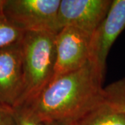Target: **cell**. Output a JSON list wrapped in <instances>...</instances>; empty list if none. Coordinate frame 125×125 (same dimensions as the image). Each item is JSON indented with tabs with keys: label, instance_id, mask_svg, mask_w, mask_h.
Here are the masks:
<instances>
[{
	"label": "cell",
	"instance_id": "obj_11",
	"mask_svg": "<svg viewBox=\"0 0 125 125\" xmlns=\"http://www.w3.org/2000/svg\"><path fill=\"white\" fill-rule=\"evenodd\" d=\"M13 125H45V123L36 120L23 108H13Z\"/></svg>",
	"mask_w": 125,
	"mask_h": 125
},
{
	"label": "cell",
	"instance_id": "obj_7",
	"mask_svg": "<svg viewBox=\"0 0 125 125\" xmlns=\"http://www.w3.org/2000/svg\"><path fill=\"white\" fill-rule=\"evenodd\" d=\"M24 90L21 42L0 49V104L18 106Z\"/></svg>",
	"mask_w": 125,
	"mask_h": 125
},
{
	"label": "cell",
	"instance_id": "obj_3",
	"mask_svg": "<svg viewBox=\"0 0 125 125\" xmlns=\"http://www.w3.org/2000/svg\"><path fill=\"white\" fill-rule=\"evenodd\" d=\"M61 0H6L3 13L25 32L56 33V24Z\"/></svg>",
	"mask_w": 125,
	"mask_h": 125
},
{
	"label": "cell",
	"instance_id": "obj_9",
	"mask_svg": "<svg viewBox=\"0 0 125 125\" xmlns=\"http://www.w3.org/2000/svg\"><path fill=\"white\" fill-rule=\"evenodd\" d=\"M104 102L125 113V78L115 81L103 88Z\"/></svg>",
	"mask_w": 125,
	"mask_h": 125
},
{
	"label": "cell",
	"instance_id": "obj_6",
	"mask_svg": "<svg viewBox=\"0 0 125 125\" xmlns=\"http://www.w3.org/2000/svg\"><path fill=\"white\" fill-rule=\"evenodd\" d=\"M125 29V0H112L106 16L90 40L89 61L104 77L112 45Z\"/></svg>",
	"mask_w": 125,
	"mask_h": 125
},
{
	"label": "cell",
	"instance_id": "obj_5",
	"mask_svg": "<svg viewBox=\"0 0 125 125\" xmlns=\"http://www.w3.org/2000/svg\"><path fill=\"white\" fill-rule=\"evenodd\" d=\"M90 38L73 27L58 31L55 37L56 60L51 81L77 70L88 62Z\"/></svg>",
	"mask_w": 125,
	"mask_h": 125
},
{
	"label": "cell",
	"instance_id": "obj_13",
	"mask_svg": "<svg viewBox=\"0 0 125 125\" xmlns=\"http://www.w3.org/2000/svg\"><path fill=\"white\" fill-rule=\"evenodd\" d=\"M43 123L45 125H73L71 120H55Z\"/></svg>",
	"mask_w": 125,
	"mask_h": 125
},
{
	"label": "cell",
	"instance_id": "obj_1",
	"mask_svg": "<svg viewBox=\"0 0 125 125\" xmlns=\"http://www.w3.org/2000/svg\"><path fill=\"white\" fill-rule=\"evenodd\" d=\"M104 77L90 61L79 70L51 81L23 108L36 120H74L104 102Z\"/></svg>",
	"mask_w": 125,
	"mask_h": 125
},
{
	"label": "cell",
	"instance_id": "obj_14",
	"mask_svg": "<svg viewBox=\"0 0 125 125\" xmlns=\"http://www.w3.org/2000/svg\"><path fill=\"white\" fill-rule=\"evenodd\" d=\"M6 0H0V13H3V9Z\"/></svg>",
	"mask_w": 125,
	"mask_h": 125
},
{
	"label": "cell",
	"instance_id": "obj_8",
	"mask_svg": "<svg viewBox=\"0 0 125 125\" xmlns=\"http://www.w3.org/2000/svg\"><path fill=\"white\" fill-rule=\"evenodd\" d=\"M72 122L73 125H125V113L102 102Z\"/></svg>",
	"mask_w": 125,
	"mask_h": 125
},
{
	"label": "cell",
	"instance_id": "obj_2",
	"mask_svg": "<svg viewBox=\"0 0 125 125\" xmlns=\"http://www.w3.org/2000/svg\"><path fill=\"white\" fill-rule=\"evenodd\" d=\"M56 33L49 31L25 32L21 41L24 90L16 107L31 102L52 80L56 60Z\"/></svg>",
	"mask_w": 125,
	"mask_h": 125
},
{
	"label": "cell",
	"instance_id": "obj_10",
	"mask_svg": "<svg viewBox=\"0 0 125 125\" xmlns=\"http://www.w3.org/2000/svg\"><path fill=\"white\" fill-rule=\"evenodd\" d=\"M24 33L25 31L10 22L3 13H0V49L20 42Z\"/></svg>",
	"mask_w": 125,
	"mask_h": 125
},
{
	"label": "cell",
	"instance_id": "obj_4",
	"mask_svg": "<svg viewBox=\"0 0 125 125\" xmlns=\"http://www.w3.org/2000/svg\"><path fill=\"white\" fill-rule=\"evenodd\" d=\"M112 0H61L56 30L73 27L90 37L106 16Z\"/></svg>",
	"mask_w": 125,
	"mask_h": 125
},
{
	"label": "cell",
	"instance_id": "obj_12",
	"mask_svg": "<svg viewBox=\"0 0 125 125\" xmlns=\"http://www.w3.org/2000/svg\"><path fill=\"white\" fill-rule=\"evenodd\" d=\"M0 125H13V108L0 104Z\"/></svg>",
	"mask_w": 125,
	"mask_h": 125
}]
</instances>
